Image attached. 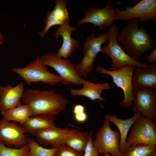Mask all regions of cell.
I'll use <instances>...</instances> for the list:
<instances>
[{
    "label": "cell",
    "instance_id": "ffe728a7",
    "mask_svg": "<svg viewBox=\"0 0 156 156\" xmlns=\"http://www.w3.org/2000/svg\"><path fill=\"white\" fill-rule=\"evenodd\" d=\"M91 131L88 132L76 129H68L65 134L63 144L83 153L89 139Z\"/></svg>",
    "mask_w": 156,
    "mask_h": 156
},
{
    "label": "cell",
    "instance_id": "d6a6232c",
    "mask_svg": "<svg viewBox=\"0 0 156 156\" xmlns=\"http://www.w3.org/2000/svg\"><path fill=\"white\" fill-rule=\"evenodd\" d=\"M4 40V37L1 32L0 31V45H1L3 43Z\"/></svg>",
    "mask_w": 156,
    "mask_h": 156
},
{
    "label": "cell",
    "instance_id": "44dd1931",
    "mask_svg": "<svg viewBox=\"0 0 156 156\" xmlns=\"http://www.w3.org/2000/svg\"><path fill=\"white\" fill-rule=\"evenodd\" d=\"M54 116L40 115L30 117L22 125L25 132L34 135L38 131L46 129L55 128Z\"/></svg>",
    "mask_w": 156,
    "mask_h": 156
},
{
    "label": "cell",
    "instance_id": "8fae6325",
    "mask_svg": "<svg viewBox=\"0 0 156 156\" xmlns=\"http://www.w3.org/2000/svg\"><path fill=\"white\" fill-rule=\"evenodd\" d=\"M84 15L83 18L78 21V25L90 23L103 31H106L108 27L114 23L116 18V8L110 1H108L102 8H88L84 13Z\"/></svg>",
    "mask_w": 156,
    "mask_h": 156
},
{
    "label": "cell",
    "instance_id": "ba28073f",
    "mask_svg": "<svg viewBox=\"0 0 156 156\" xmlns=\"http://www.w3.org/2000/svg\"><path fill=\"white\" fill-rule=\"evenodd\" d=\"M47 66L53 68L58 74L64 85H81V77L78 74L76 66L69 60L58 57L55 52L45 53L40 56Z\"/></svg>",
    "mask_w": 156,
    "mask_h": 156
},
{
    "label": "cell",
    "instance_id": "4316f807",
    "mask_svg": "<svg viewBox=\"0 0 156 156\" xmlns=\"http://www.w3.org/2000/svg\"><path fill=\"white\" fill-rule=\"evenodd\" d=\"M46 16V18L44 21L45 26L43 29L40 31L38 33L42 38L45 36L49 30L53 26L56 25H60V23L54 18L50 11H48Z\"/></svg>",
    "mask_w": 156,
    "mask_h": 156
},
{
    "label": "cell",
    "instance_id": "836d02e7",
    "mask_svg": "<svg viewBox=\"0 0 156 156\" xmlns=\"http://www.w3.org/2000/svg\"><path fill=\"white\" fill-rule=\"evenodd\" d=\"M149 156H156V150L154 151Z\"/></svg>",
    "mask_w": 156,
    "mask_h": 156
},
{
    "label": "cell",
    "instance_id": "4dcf8cb0",
    "mask_svg": "<svg viewBox=\"0 0 156 156\" xmlns=\"http://www.w3.org/2000/svg\"><path fill=\"white\" fill-rule=\"evenodd\" d=\"M146 60L149 63H155L156 62V49L155 48L147 57Z\"/></svg>",
    "mask_w": 156,
    "mask_h": 156
},
{
    "label": "cell",
    "instance_id": "4fadbf2b",
    "mask_svg": "<svg viewBox=\"0 0 156 156\" xmlns=\"http://www.w3.org/2000/svg\"><path fill=\"white\" fill-rule=\"evenodd\" d=\"M22 125L3 118L0 120V140L8 147H22L27 144V138Z\"/></svg>",
    "mask_w": 156,
    "mask_h": 156
},
{
    "label": "cell",
    "instance_id": "7402d4cb",
    "mask_svg": "<svg viewBox=\"0 0 156 156\" xmlns=\"http://www.w3.org/2000/svg\"><path fill=\"white\" fill-rule=\"evenodd\" d=\"M4 119L22 125L32 116V111L27 105L23 104L12 109L1 112Z\"/></svg>",
    "mask_w": 156,
    "mask_h": 156
},
{
    "label": "cell",
    "instance_id": "d6986e66",
    "mask_svg": "<svg viewBox=\"0 0 156 156\" xmlns=\"http://www.w3.org/2000/svg\"><path fill=\"white\" fill-rule=\"evenodd\" d=\"M142 115L140 113L135 112L132 117L125 119L119 118L116 114H108L104 116L105 119L114 123L119 130L120 135L119 148L121 153L125 151L126 139L129 129L135 122Z\"/></svg>",
    "mask_w": 156,
    "mask_h": 156
},
{
    "label": "cell",
    "instance_id": "30bf717a",
    "mask_svg": "<svg viewBox=\"0 0 156 156\" xmlns=\"http://www.w3.org/2000/svg\"><path fill=\"white\" fill-rule=\"evenodd\" d=\"M131 110L156 120V89L140 87L133 88Z\"/></svg>",
    "mask_w": 156,
    "mask_h": 156
},
{
    "label": "cell",
    "instance_id": "9c48e42d",
    "mask_svg": "<svg viewBox=\"0 0 156 156\" xmlns=\"http://www.w3.org/2000/svg\"><path fill=\"white\" fill-rule=\"evenodd\" d=\"M95 137L93 143L98 154L108 153L112 156H121L119 148L120 133L111 129L108 120L105 119L103 121Z\"/></svg>",
    "mask_w": 156,
    "mask_h": 156
},
{
    "label": "cell",
    "instance_id": "8992f818",
    "mask_svg": "<svg viewBox=\"0 0 156 156\" xmlns=\"http://www.w3.org/2000/svg\"><path fill=\"white\" fill-rule=\"evenodd\" d=\"M135 68L133 66L126 65L115 70H107L102 66H98L96 68V73L107 74L110 76L114 83L123 91L124 98L119 103V105L122 107L128 109L132 104L133 98L132 78L133 72Z\"/></svg>",
    "mask_w": 156,
    "mask_h": 156
},
{
    "label": "cell",
    "instance_id": "e0dca14e",
    "mask_svg": "<svg viewBox=\"0 0 156 156\" xmlns=\"http://www.w3.org/2000/svg\"><path fill=\"white\" fill-rule=\"evenodd\" d=\"M133 88L145 87L156 89V64L144 68L136 67L132 74Z\"/></svg>",
    "mask_w": 156,
    "mask_h": 156
},
{
    "label": "cell",
    "instance_id": "f546056e",
    "mask_svg": "<svg viewBox=\"0 0 156 156\" xmlns=\"http://www.w3.org/2000/svg\"><path fill=\"white\" fill-rule=\"evenodd\" d=\"M74 115V119L78 122L80 123L84 122L87 120L88 115L85 112Z\"/></svg>",
    "mask_w": 156,
    "mask_h": 156
},
{
    "label": "cell",
    "instance_id": "7c38bea8",
    "mask_svg": "<svg viewBox=\"0 0 156 156\" xmlns=\"http://www.w3.org/2000/svg\"><path fill=\"white\" fill-rule=\"evenodd\" d=\"M116 20L127 21L138 18L142 23L156 22V0H142L132 7H125L124 10L116 8Z\"/></svg>",
    "mask_w": 156,
    "mask_h": 156
},
{
    "label": "cell",
    "instance_id": "e575fe53",
    "mask_svg": "<svg viewBox=\"0 0 156 156\" xmlns=\"http://www.w3.org/2000/svg\"><path fill=\"white\" fill-rule=\"evenodd\" d=\"M103 154L104 156H112L111 154L108 153H105Z\"/></svg>",
    "mask_w": 156,
    "mask_h": 156
},
{
    "label": "cell",
    "instance_id": "7a4b0ae2",
    "mask_svg": "<svg viewBox=\"0 0 156 156\" xmlns=\"http://www.w3.org/2000/svg\"><path fill=\"white\" fill-rule=\"evenodd\" d=\"M21 99L22 103L31 109L32 117L40 115L54 116L64 111L69 103L62 94L49 90L27 89Z\"/></svg>",
    "mask_w": 156,
    "mask_h": 156
},
{
    "label": "cell",
    "instance_id": "d4e9b609",
    "mask_svg": "<svg viewBox=\"0 0 156 156\" xmlns=\"http://www.w3.org/2000/svg\"><path fill=\"white\" fill-rule=\"evenodd\" d=\"M155 150L156 146L139 144L121 153V156H149Z\"/></svg>",
    "mask_w": 156,
    "mask_h": 156
},
{
    "label": "cell",
    "instance_id": "5b68a950",
    "mask_svg": "<svg viewBox=\"0 0 156 156\" xmlns=\"http://www.w3.org/2000/svg\"><path fill=\"white\" fill-rule=\"evenodd\" d=\"M109 39L108 32L96 36L92 33L87 37L83 50V57L81 62L76 66L79 76L86 75L91 72L97 55L101 52L102 45L107 42Z\"/></svg>",
    "mask_w": 156,
    "mask_h": 156
},
{
    "label": "cell",
    "instance_id": "cb8c5ba5",
    "mask_svg": "<svg viewBox=\"0 0 156 156\" xmlns=\"http://www.w3.org/2000/svg\"><path fill=\"white\" fill-rule=\"evenodd\" d=\"M29 151L28 156H55L57 148H44L32 138H27Z\"/></svg>",
    "mask_w": 156,
    "mask_h": 156
},
{
    "label": "cell",
    "instance_id": "83f0119b",
    "mask_svg": "<svg viewBox=\"0 0 156 156\" xmlns=\"http://www.w3.org/2000/svg\"><path fill=\"white\" fill-rule=\"evenodd\" d=\"M83 154L63 144L57 148L55 156H82Z\"/></svg>",
    "mask_w": 156,
    "mask_h": 156
},
{
    "label": "cell",
    "instance_id": "484cf974",
    "mask_svg": "<svg viewBox=\"0 0 156 156\" xmlns=\"http://www.w3.org/2000/svg\"><path fill=\"white\" fill-rule=\"evenodd\" d=\"M29 148L28 144L19 148L6 146L0 140V156H28Z\"/></svg>",
    "mask_w": 156,
    "mask_h": 156
},
{
    "label": "cell",
    "instance_id": "ac0fdd59",
    "mask_svg": "<svg viewBox=\"0 0 156 156\" xmlns=\"http://www.w3.org/2000/svg\"><path fill=\"white\" fill-rule=\"evenodd\" d=\"M68 129L67 127L61 129L57 127L46 129L38 131L34 135L39 144L58 148L63 144L65 134Z\"/></svg>",
    "mask_w": 156,
    "mask_h": 156
},
{
    "label": "cell",
    "instance_id": "277c9868",
    "mask_svg": "<svg viewBox=\"0 0 156 156\" xmlns=\"http://www.w3.org/2000/svg\"><path fill=\"white\" fill-rule=\"evenodd\" d=\"M47 66L37 56L31 62L24 67H13L12 71L19 75L28 85L32 83L42 82L55 86L61 82L58 75L50 72Z\"/></svg>",
    "mask_w": 156,
    "mask_h": 156
},
{
    "label": "cell",
    "instance_id": "6da1fadb",
    "mask_svg": "<svg viewBox=\"0 0 156 156\" xmlns=\"http://www.w3.org/2000/svg\"><path fill=\"white\" fill-rule=\"evenodd\" d=\"M139 19L129 21L117 36L118 42L124 51L135 60L146 52L155 48V40L147 32L144 25L139 28Z\"/></svg>",
    "mask_w": 156,
    "mask_h": 156
},
{
    "label": "cell",
    "instance_id": "3957f363",
    "mask_svg": "<svg viewBox=\"0 0 156 156\" xmlns=\"http://www.w3.org/2000/svg\"><path fill=\"white\" fill-rule=\"evenodd\" d=\"M108 32L109 34L108 44L102 47L101 53L107 54L110 57L112 61V70L120 69L126 65L141 68L148 66L146 64L131 57L119 44L117 40L119 29L116 24L114 23L110 25Z\"/></svg>",
    "mask_w": 156,
    "mask_h": 156
},
{
    "label": "cell",
    "instance_id": "603a6c76",
    "mask_svg": "<svg viewBox=\"0 0 156 156\" xmlns=\"http://www.w3.org/2000/svg\"><path fill=\"white\" fill-rule=\"evenodd\" d=\"M55 6L51 12L60 25L69 21V14L67 8V1L65 0L54 1Z\"/></svg>",
    "mask_w": 156,
    "mask_h": 156
},
{
    "label": "cell",
    "instance_id": "52a82bcc",
    "mask_svg": "<svg viewBox=\"0 0 156 156\" xmlns=\"http://www.w3.org/2000/svg\"><path fill=\"white\" fill-rule=\"evenodd\" d=\"M132 125L125 151L139 144L156 146V124L153 120L142 115Z\"/></svg>",
    "mask_w": 156,
    "mask_h": 156
},
{
    "label": "cell",
    "instance_id": "1f68e13d",
    "mask_svg": "<svg viewBox=\"0 0 156 156\" xmlns=\"http://www.w3.org/2000/svg\"><path fill=\"white\" fill-rule=\"evenodd\" d=\"M85 107L81 104H77L75 105L73 107V112L75 114L85 112Z\"/></svg>",
    "mask_w": 156,
    "mask_h": 156
},
{
    "label": "cell",
    "instance_id": "5bb4252c",
    "mask_svg": "<svg viewBox=\"0 0 156 156\" xmlns=\"http://www.w3.org/2000/svg\"><path fill=\"white\" fill-rule=\"evenodd\" d=\"M70 22L66 23L56 29L54 36L57 40L59 36L62 38L63 42L61 47L57 53V55L66 59L72 53H75L78 49L79 43L78 41L71 37L72 32L77 30V28L70 26Z\"/></svg>",
    "mask_w": 156,
    "mask_h": 156
},
{
    "label": "cell",
    "instance_id": "9a60e30c",
    "mask_svg": "<svg viewBox=\"0 0 156 156\" xmlns=\"http://www.w3.org/2000/svg\"><path fill=\"white\" fill-rule=\"evenodd\" d=\"M25 85L21 82L14 87L10 84L0 86V111H5L21 104Z\"/></svg>",
    "mask_w": 156,
    "mask_h": 156
},
{
    "label": "cell",
    "instance_id": "2e32d148",
    "mask_svg": "<svg viewBox=\"0 0 156 156\" xmlns=\"http://www.w3.org/2000/svg\"><path fill=\"white\" fill-rule=\"evenodd\" d=\"M82 88L79 89L71 88L70 89V95L72 96H82L86 97L93 101L98 99L101 102H104L105 99L102 96L103 91L108 90L111 87L107 82L95 83L81 78Z\"/></svg>",
    "mask_w": 156,
    "mask_h": 156
},
{
    "label": "cell",
    "instance_id": "f1b7e54d",
    "mask_svg": "<svg viewBox=\"0 0 156 156\" xmlns=\"http://www.w3.org/2000/svg\"><path fill=\"white\" fill-rule=\"evenodd\" d=\"M93 132L91 131L88 141L82 156H99L93 143Z\"/></svg>",
    "mask_w": 156,
    "mask_h": 156
}]
</instances>
